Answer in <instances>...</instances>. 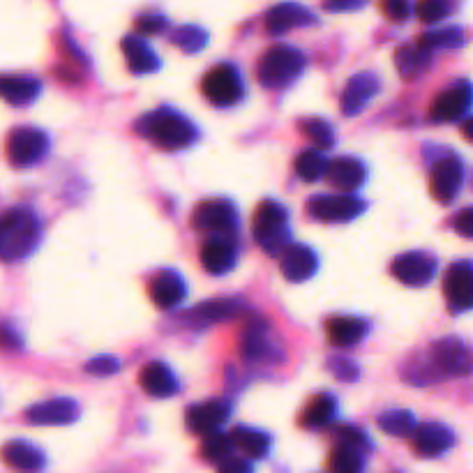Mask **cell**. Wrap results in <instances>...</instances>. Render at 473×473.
<instances>
[{"instance_id": "obj_1", "label": "cell", "mask_w": 473, "mask_h": 473, "mask_svg": "<svg viewBox=\"0 0 473 473\" xmlns=\"http://www.w3.org/2000/svg\"><path fill=\"white\" fill-rule=\"evenodd\" d=\"M421 375L413 379V384H431L439 379H452V376H464L473 372V354L471 348L455 338L439 339L427 351V365H418ZM409 369V372H413Z\"/></svg>"}, {"instance_id": "obj_2", "label": "cell", "mask_w": 473, "mask_h": 473, "mask_svg": "<svg viewBox=\"0 0 473 473\" xmlns=\"http://www.w3.org/2000/svg\"><path fill=\"white\" fill-rule=\"evenodd\" d=\"M42 236V224L31 209H12L0 224V256L5 261L26 259Z\"/></svg>"}, {"instance_id": "obj_3", "label": "cell", "mask_w": 473, "mask_h": 473, "mask_svg": "<svg viewBox=\"0 0 473 473\" xmlns=\"http://www.w3.org/2000/svg\"><path fill=\"white\" fill-rule=\"evenodd\" d=\"M136 134L153 141L160 148L178 151V148L190 146L197 139V130L185 116L176 114L172 109H157L151 114L141 116L134 125Z\"/></svg>"}, {"instance_id": "obj_4", "label": "cell", "mask_w": 473, "mask_h": 473, "mask_svg": "<svg viewBox=\"0 0 473 473\" xmlns=\"http://www.w3.org/2000/svg\"><path fill=\"white\" fill-rule=\"evenodd\" d=\"M302 70H305V56L298 49L277 44L261 56L256 77L265 88H284L301 77Z\"/></svg>"}, {"instance_id": "obj_5", "label": "cell", "mask_w": 473, "mask_h": 473, "mask_svg": "<svg viewBox=\"0 0 473 473\" xmlns=\"http://www.w3.org/2000/svg\"><path fill=\"white\" fill-rule=\"evenodd\" d=\"M255 238L261 250L280 256L292 245L289 240V213L275 201H264L255 213Z\"/></svg>"}, {"instance_id": "obj_6", "label": "cell", "mask_w": 473, "mask_h": 473, "mask_svg": "<svg viewBox=\"0 0 473 473\" xmlns=\"http://www.w3.org/2000/svg\"><path fill=\"white\" fill-rule=\"evenodd\" d=\"M203 95L215 107H234L243 97V81L234 65H215L201 84Z\"/></svg>"}, {"instance_id": "obj_7", "label": "cell", "mask_w": 473, "mask_h": 473, "mask_svg": "<svg viewBox=\"0 0 473 473\" xmlns=\"http://www.w3.org/2000/svg\"><path fill=\"white\" fill-rule=\"evenodd\" d=\"M49 151V136L37 127H19L7 136V160L12 167H31Z\"/></svg>"}, {"instance_id": "obj_8", "label": "cell", "mask_w": 473, "mask_h": 473, "mask_svg": "<svg viewBox=\"0 0 473 473\" xmlns=\"http://www.w3.org/2000/svg\"><path fill=\"white\" fill-rule=\"evenodd\" d=\"M194 229L209 231L215 236H234L238 229V213H236L234 203L222 201V199H210L197 206L192 215Z\"/></svg>"}, {"instance_id": "obj_9", "label": "cell", "mask_w": 473, "mask_h": 473, "mask_svg": "<svg viewBox=\"0 0 473 473\" xmlns=\"http://www.w3.org/2000/svg\"><path fill=\"white\" fill-rule=\"evenodd\" d=\"M464 181V164L458 155H448L437 162V167L431 169L430 190L431 197L439 203H450L462 190Z\"/></svg>"}, {"instance_id": "obj_10", "label": "cell", "mask_w": 473, "mask_h": 473, "mask_svg": "<svg viewBox=\"0 0 473 473\" xmlns=\"http://www.w3.org/2000/svg\"><path fill=\"white\" fill-rule=\"evenodd\" d=\"M443 293L452 312L473 310V264L468 261L452 264L443 280Z\"/></svg>"}, {"instance_id": "obj_11", "label": "cell", "mask_w": 473, "mask_h": 473, "mask_svg": "<svg viewBox=\"0 0 473 473\" xmlns=\"http://www.w3.org/2000/svg\"><path fill=\"white\" fill-rule=\"evenodd\" d=\"M473 105V86L468 81H458L450 88L443 90L430 107V118L437 123H450L458 120L471 109Z\"/></svg>"}, {"instance_id": "obj_12", "label": "cell", "mask_w": 473, "mask_h": 473, "mask_svg": "<svg viewBox=\"0 0 473 473\" xmlns=\"http://www.w3.org/2000/svg\"><path fill=\"white\" fill-rule=\"evenodd\" d=\"M390 271L402 284L425 286L437 273V259L427 252H406L390 264Z\"/></svg>"}, {"instance_id": "obj_13", "label": "cell", "mask_w": 473, "mask_h": 473, "mask_svg": "<svg viewBox=\"0 0 473 473\" xmlns=\"http://www.w3.org/2000/svg\"><path fill=\"white\" fill-rule=\"evenodd\" d=\"M365 210V203L356 197H312L307 213L319 222H348Z\"/></svg>"}, {"instance_id": "obj_14", "label": "cell", "mask_w": 473, "mask_h": 473, "mask_svg": "<svg viewBox=\"0 0 473 473\" xmlns=\"http://www.w3.org/2000/svg\"><path fill=\"white\" fill-rule=\"evenodd\" d=\"M231 416V406L222 400H209V402H199V404L190 406L188 411V427L194 434H201V437H209L215 434L224 422L229 421Z\"/></svg>"}, {"instance_id": "obj_15", "label": "cell", "mask_w": 473, "mask_h": 473, "mask_svg": "<svg viewBox=\"0 0 473 473\" xmlns=\"http://www.w3.org/2000/svg\"><path fill=\"white\" fill-rule=\"evenodd\" d=\"M312 23H317V16L298 3H280L265 14V31L271 35H282L286 31L312 26Z\"/></svg>"}, {"instance_id": "obj_16", "label": "cell", "mask_w": 473, "mask_h": 473, "mask_svg": "<svg viewBox=\"0 0 473 473\" xmlns=\"http://www.w3.org/2000/svg\"><path fill=\"white\" fill-rule=\"evenodd\" d=\"M379 77L372 72L356 74L354 79H348L347 88L342 93V114L358 116L372 102V97L379 93Z\"/></svg>"}, {"instance_id": "obj_17", "label": "cell", "mask_w": 473, "mask_h": 473, "mask_svg": "<svg viewBox=\"0 0 473 473\" xmlns=\"http://www.w3.org/2000/svg\"><path fill=\"white\" fill-rule=\"evenodd\" d=\"M79 418V404L68 397L40 402L26 411V421L31 425H70Z\"/></svg>"}, {"instance_id": "obj_18", "label": "cell", "mask_w": 473, "mask_h": 473, "mask_svg": "<svg viewBox=\"0 0 473 473\" xmlns=\"http://www.w3.org/2000/svg\"><path fill=\"white\" fill-rule=\"evenodd\" d=\"M280 271L289 282H305L317 271V255L307 245H289L280 255Z\"/></svg>"}, {"instance_id": "obj_19", "label": "cell", "mask_w": 473, "mask_h": 473, "mask_svg": "<svg viewBox=\"0 0 473 473\" xmlns=\"http://www.w3.org/2000/svg\"><path fill=\"white\" fill-rule=\"evenodd\" d=\"M455 437L441 422H425L413 431V448L422 458H439L452 446Z\"/></svg>"}, {"instance_id": "obj_20", "label": "cell", "mask_w": 473, "mask_h": 473, "mask_svg": "<svg viewBox=\"0 0 473 473\" xmlns=\"http://www.w3.org/2000/svg\"><path fill=\"white\" fill-rule=\"evenodd\" d=\"M201 265L209 273H213V275L229 273L236 265V245L229 238L213 236L201 247Z\"/></svg>"}, {"instance_id": "obj_21", "label": "cell", "mask_w": 473, "mask_h": 473, "mask_svg": "<svg viewBox=\"0 0 473 473\" xmlns=\"http://www.w3.org/2000/svg\"><path fill=\"white\" fill-rule=\"evenodd\" d=\"M148 292H151L153 302H155L157 307H162V310H172V307L181 305L188 289H185V282H182L176 273L164 271V273H157V275L153 277Z\"/></svg>"}, {"instance_id": "obj_22", "label": "cell", "mask_w": 473, "mask_h": 473, "mask_svg": "<svg viewBox=\"0 0 473 473\" xmlns=\"http://www.w3.org/2000/svg\"><path fill=\"white\" fill-rule=\"evenodd\" d=\"M139 384L153 397H172L176 395L178 390V381L173 376V372L167 365L160 363V360L144 365L139 375Z\"/></svg>"}, {"instance_id": "obj_23", "label": "cell", "mask_w": 473, "mask_h": 473, "mask_svg": "<svg viewBox=\"0 0 473 473\" xmlns=\"http://www.w3.org/2000/svg\"><path fill=\"white\" fill-rule=\"evenodd\" d=\"M326 178L328 182H333L335 188L344 190V192H354L365 181L363 162L356 160V157H338V160L328 162Z\"/></svg>"}, {"instance_id": "obj_24", "label": "cell", "mask_w": 473, "mask_h": 473, "mask_svg": "<svg viewBox=\"0 0 473 473\" xmlns=\"http://www.w3.org/2000/svg\"><path fill=\"white\" fill-rule=\"evenodd\" d=\"M120 49L125 53V63L132 74H151L160 70V58H157L155 51H153L144 40H139V37H123Z\"/></svg>"}, {"instance_id": "obj_25", "label": "cell", "mask_w": 473, "mask_h": 473, "mask_svg": "<svg viewBox=\"0 0 473 473\" xmlns=\"http://www.w3.org/2000/svg\"><path fill=\"white\" fill-rule=\"evenodd\" d=\"M3 455H5V462L19 473H37L44 468V452L26 441L7 443Z\"/></svg>"}, {"instance_id": "obj_26", "label": "cell", "mask_w": 473, "mask_h": 473, "mask_svg": "<svg viewBox=\"0 0 473 473\" xmlns=\"http://www.w3.org/2000/svg\"><path fill=\"white\" fill-rule=\"evenodd\" d=\"M365 321L356 317H335L326 323L328 342L333 347H354L365 338Z\"/></svg>"}, {"instance_id": "obj_27", "label": "cell", "mask_w": 473, "mask_h": 473, "mask_svg": "<svg viewBox=\"0 0 473 473\" xmlns=\"http://www.w3.org/2000/svg\"><path fill=\"white\" fill-rule=\"evenodd\" d=\"M240 312V302L229 301V298H219V301H209L203 305L194 307L190 312V321L194 326H209V323H219V321H229L236 314Z\"/></svg>"}, {"instance_id": "obj_28", "label": "cell", "mask_w": 473, "mask_h": 473, "mask_svg": "<svg viewBox=\"0 0 473 473\" xmlns=\"http://www.w3.org/2000/svg\"><path fill=\"white\" fill-rule=\"evenodd\" d=\"M40 88H42V84L32 77H3V81H0V93H3L5 102L14 107L31 105L40 95Z\"/></svg>"}, {"instance_id": "obj_29", "label": "cell", "mask_w": 473, "mask_h": 473, "mask_svg": "<svg viewBox=\"0 0 473 473\" xmlns=\"http://www.w3.org/2000/svg\"><path fill=\"white\" fill-rule=\"evenodd\" d=\"M431 51H427L421 44H409V47H400L395 53V68L402 79H416L422 74L430 65Z\"/></svg>"}, {"instance_id": "obj_30", "label": "cell", "mask_w": 473, "mask_h": 473, "mask_svg": "<svg viewBox=\"0 0 473 473\" xmlns=\"http://www.w3.org/2000/svg\"><path fill=\"white\" fill-rule=\"evenodd\" d=\"M335 416V397L328 393H319L312 400L307 402V406L301 413V425L305 430H317V427L326 425L330 418Z\"/></svg>"}, {"instance_id": "obj_31", "label": "cell", "mask_w": 473, "mask_h": 473, "mask_svg": "<svg viewBox=\"0 0 473 473\" xmlns=\"http://www.w3.org/2000/svg\"><path fill=\"white\" fill-rule=\"evenodd\" d=\"M231 439H234V446H238L250 458H264L271 450V437L265 431L250 430V427H236L231 431Z\"/></svg>"}, {"instance_id": "obj_32", "label": "cell", "mask_w": 473, "mask_h": 473, "mask_svg": "<svg viewBox=\"0 0 473 473\" xmlns=\"http://www.w3.org/2000/svg\"><path fill=\"white\" fill-rule=\"evenodd\" d=\"M243 354L245 358L256 360L264 358L265 354H271V342H268V328L264 323H255L247 328L243 339Z\"/></svg>"}, {"instance_id": "obj_33", "label": "cell", "mask_w": 473, "mask_h": 473, "mask_svg": "<svg viewBox=\"0 0 473 473\" xmlns=\"http://www.w3.org/2000/svg\"><path fill=\"white\" fill-rule=\"evenodd\" d=\"M421 47H425L427 51L434 49H458L464 44V31L462 28H443V31H431L418 40Z\"/></svg>"}, {"instance_id": "obj_34", "label": "cell", "mask_w": 473, "mask_h": 473, "mask_svg": "<svg viewBox=\"0 0 473 473\" xmlns=\"http://www.w3.org/2000/svg\"><path fill=\"white\" fill-rule=\"evenodd\" d=\"M379 427L385 434H393V437H409L411 431H416V421H413L411 411L395 409L379 418Z\"/></svg>"}, {"instance_id": "obj_35", "label": "cell", "mask_w": 473, "mask_h": 473, "mask_svg": "<svg viewBox=\"0 0 473 473\" xmlns=\"http://www.w3.org/2000/svg\"><path fill=\"white\" fill-rule=\"evenodd\" d=\"M231 448H234V439L231 434H222V431H215V434H209V437L203 439L201 446V455L209 462H227L231 459Z\"/></svg>"}, {"instance_id": "obj_36", "label": "cell", "mask_w": 473, "mask_h": 473, "mask_svg": "<svg viewBox=\"0 0 473 473\" xmlns=\"http://www.w3.org/2000/svg\"><path fill=\"white\" fill-rule=\"evenodd\" d=\"M330 471L333 473H360L363 471V455L356 448L338 446L330 455Z\"/></svg>"}, {"instance_id": "obj_37", "label": "cell", "mask_w": 473, "mask_h": 473, "mask_svg": "<svg viewBox=\"0 0 473 473\" xmlns=\"http://www.w3.org/2000/svg\"><path fill=\"white\" fill-rule=\"evenodd\" d=\"M172 42L185 53H197L209 42V32L199 26H182L173 32Z\"/></svg>"}, {"instance_id": "obj_38", "label": "cell", "mask_w": 473, "mask_h": 473, "mask_svg": "<svg viewBox=\"0 0 473 473\" xmlns=\"http://www.w3.org/2000/svg\"><path fill=\"white\" fill-rule=\"evenodd\" d=\"M328 162L319 151H305L298 155L296 160V173L302 181H317V178L326 176Z\"/></svg>"}, {"instance_id": "obj_39", "label": "cell", "mask_w": 473, "mask_h": 473, "mask_svg": "<svg viewBox=\"0 0 473 473\" xmlns=\"http://www.w3.org/2000/svg\"><path fill=\"white\" fill-rule=\"evenodd\" d=\"M458 7V0H421L416 7V14L421 22L437 23L446 16H450Z\"/></svg>"}, {"instance_id": "obj_40", "label": "cell", "mask_w": 473, "mask_h": 473, "mask_svg": "<svg viewBox=\"0 0 473 473\" xmlns=\"http://www.w3.org/2000/svg\"><path fill=\"white\" fill-rule=\"evenodd\" d=\"M301 130L307 139L319 148H330L335 144L333 127L328 125L323 118H307L301 123Z\"/></svg>"}, {"instance_id": "obj_41", "label": "cell", "mask_w": 473, "mask_h": 473, "mask_svg": "<svg viewBox=\"0 0 473 473\" xmlns=\"http://www.w3.org/2000/svg\"><path fill=\"white\" fill-rule=\"evenodd\" d=\"M335 439L339 441V446L356 448V450H365L369 446L367 437L360 430H356V427H338L335 430Z\"/></svg>"}, {"instance_id": "obj_42", "label": "cell", "mask_w": 473, "mask_h": 473, "mask_svg": "<svg viewBox=\"0 0 473 473\" xmlns=\"http://www.w3.org/2000/svg\"><path fill=\"white\" fill-rule=\"evenodd\" d=\"M167 26H169V22L160 14H144V16H139L134 23V28L139 35H160V32Z\"/></svg>"}, {"instance_id": "obj_43", "label": "cell", "mask_w": 473, "mask_h": 473, "mask_svg": "<svg viewBox=\"0 0 473 473\" xmlns=\"http://www.w3.org/2000/svg\"><path fill=\"white\" fill-rule=\"evenodd\" d=\"M118 367L120 363L114 358V356H97V358H93L88 365H86V372L95 376H109V375H116Z\"/></svg>"}, {"instance_id": "obj_44", "label": "cell", "mask_w": 473, "mask_h": 473, "mask_svg": "<svg viewBox=\"0 0 473 473\" xmlns=\"http://www.w3.org/2000/svg\"><path fill=\"white\" fill-rule=\"evenodd\" d=\"M379 7L390 22H404L411 12L409 0H379Z\"/></svg>"}, {"instance_id": "obj_45", "label": "cell", "mask_w": 473, "mask_h": 473, "mask_svg": "<svg viewBox=\"0 0 473 473\" xmlns=\"http://www.w3.org/2000/svg\"><path fill=\"white\" fill-rule=\"evenodd\" d=\"M330 372H333L338 379L342 381H354L358 379V369H356V365L351 363V360L347 358H333L330 360Z\"/></svg>"}, {"instance_id": "obj_46", "label": "cell", "mask_w": 473, "mask_h": 473, "mask_svg": "<svg viewBox=\"0 0 473 473\" xmlns=\"http://www.w3.org/2000/svg\"><path fill=\"white\" fill-rule=\"evenodd\" d=\"M452 229L458 231L459 236H464V238L473 240V209L459 210L455 219H452Z\"/></svg>"}, {"instance_id": "obj_47", "label": "cell", "mask_w": 473, "mask_h": 473, "mask_svg": "<svg viewBox=\"0 0 473 473\" xmlns=\"http://www.w3.org/2000/svg\"><path fill=\"white\" fill-rule=\"evenodd\" d=\"M367 0H323V10L326 12H356L363 10Z\"/></svg>"}, {"instance_id": "obj_48", "label": "cell", "mask_w": 473, "mask_h": 473, "mask_svg": "<svg viewBox=\"0 0 473 473\" xmlns=\"http://www.w3.org/2000/svg\"><path fill=\"white\" fill-rule=\"evenodd\" d=\"M218 473H252V464L245 459H227Z\"/></svg>"}, {"instance_id": "obj_49", "label": "cell", "mask_w": 473, "mask_h": 473, "mask_svg": "<svg viewBox=\"0 0 473 473\" xmlns=\"http://www.w3.org/2000/svg\"><path fill=\"white\" fill-rule=\"evenodd\" d=\"M462 134L467 136V139L473 144V116H471V118L464 120V123H462Z\"/></svg>"}]
</instances>
